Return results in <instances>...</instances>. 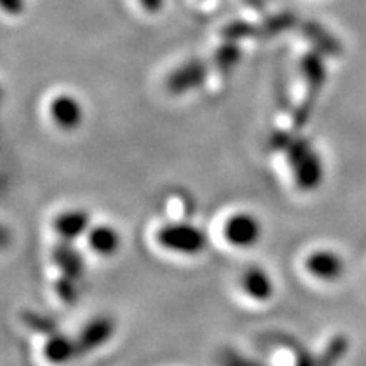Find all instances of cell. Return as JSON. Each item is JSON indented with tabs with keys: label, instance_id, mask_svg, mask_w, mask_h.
I'll return each mask as SVG.
<instances>
[{
	"label": "cell",
	"instance_id": "cell-1",
	"mask_svg": "<svg viewBox=\"0 0 366 366\" xmlns=\"http://www.w3.org/2000/svg\"><path fill=\"white\" fill-rule=\"evenodd\" d=\"M269 146L277 151H283L290 163L297 187L300 190H314L322 182V163L315 153L312 144L305 137L292 136L290 132L277 131L269 137Z\"/></svg>",
	"mask_w": 366,
	"mask_h": 366
},
{
	"label": "cell",
	"instance_id": "cell-2",
	"mask_svg": "<svg viewBox=\"0 0 366 366\" xmlns=\"http://www.w3.org/2000/svg\"><path fill=\"white\" fill-rule=\"evenodd\" d=\"M157 241L162 248L183 254H199L207 246L205 232L185 222H173L159 227L157 232Z\"/></svg>",
	"mask_w": 366,
	"mask_h": 366
},
{
	"label": "cell",
	"instance_id": "cell-3",
	"mask_svg": "<svg viewBox=\"0 0 366 366\" xmlns=\"http://www.w3.org/2000/svg\"><path fill=\"white\" fill-rule=\"evenodd\" d=\"M259 236H262V226L251 214H234L224 224V237L236 248H249L259 239Z\"/></svg>",
	"mask_w": 366,
	"mask_h": 366
},
{
	"label": "cell",
	"instance_id": "cell-4",
	"mask_svg": "<svg viewBox=\"0 0 366 366\" xmlns=\"http://www.w3.org/2000/svg\"><path fill=\"white\" fill-rule=\"evenodd\" d=\"M116 332V320L109 315H99L92 319L86 326L81 329L79 337H76V347H79V356L86 355L90 351L104 346L105 342Z\"/></svg>",
	"mask_w": 366,
	"mask_h": 366
},
{
	"label": "cell",
	"instance_id": "cell-5",
	"mask_svg": "<svg viewBox=\"0 0 366 366\" xmlns=\"http://www.w3.org/2000/svg\"><path fill=\"white\" fill-rule=\"evenodd\" d=\"M205 76H207V68L202 61H189L168 76V90L172 94L180 95L183 92H189L197 89L199 85L204 84Z\"/></svg>",
	"mask_w": 366,
	"mask_h": 366
},
{
	"label": "cell",
	"instance_id": "cell-6",
	"mask_svg": "<svg viewBox=\"0 0 366 366\" xmlns=\"http://www.w3.org/2000/svg\"><path fill=\"white\" fill-rule=\"evenodd\" d=\"M49 114H51L54 124L65 131L76 129L84 119L80 104L70 95H59V97L53 99L49 104Z\"/></svg>",
	"mask_w": 366,
	"mask_h": 366
},
{
	"label": "cell",
	"instance_id": "cell-7",
	"mask_svg": "<svg viewBox=\"0 0 366 366\" xmlns=\"http://www.w3.org/2000/svg\"><path fill=\"white\" fill-rule=\"evenodd\" d=\"M53 227L61 239L73 241L84 234L85 231H89L90 216L89 212L81 209L65 210V212L58 214L56 219H54Z\"/></svg>",
	"mask_w": 366,
	"mask_h": 366
},
{
	"label": "cell",
	"instance_id": "cell-8",
	"mask_svg": "<svg viewBox=\"0 0 366 366\" xmlns=\"http://www.w3.org/2000/svg\"><path fill=\"white\" fill-rule=\"evenodd\" d=\"M53 262L56 267L61 269L63 274L70 278H80L84 274L85 262L84 256L75 249V246L71 244V241L61 239L56 246L53 248Z\"/></svg>",
	"mask_w": 366,
	"mask_h": 366
},
{
	"label": "cell",
	"instance_id": "cell-9",
	"mask_svg": "<svg viewBox=\"0 0 366 366\" xmlns=\"http://www.w3.org/2000/svg\"><path fill=\"white\" fill-rule=\"evenodd\" d=\"M305 268L310 274L320 278V280H334L341 274L342 263L332 251L320 249L307 256Z\"/></svg>",
	"mask_w": 366,
	"mask_h": 366
},
{
	"label": "cell",
	"instance_id": "cell-10",
	"mask_svg": "<svg viewBox=\"0 0 366 366\" xmlns=\"http://www.w3.org/2000/svg\"><path fill=\"white\" fill-rule=\"evenodd\" d=\"M241 287L244 294L253 300L264 302L273 295V280L262 268H248L241 277Z\"/></svg>",
	"mask_w": 366,
	"mask_h": 366
},
{
	"label": "cell",
	"instance_id": "cell-11",
	"mask_svg": "<svg viewBox=\"0 0 366 366\" xmlns=\"http://www.w3.org/2000/svg\"><path fill=\"white\" fill-rule=\"evenodd\" d=\"M43 353L49 363L63 365L75 358V356H79V347H76L75 340L63 336L61 332H56L48 336V341L44 342Z\"/></svg>",
	"mask_w": 366,
	"mask_h": 366
},
{
	"label": "cell",
	"instance_id": "cell-12",
	"mask_svg": "<svg viewBox=\"0 0 366 366\" xmlns=\"http://www.w3.org/2000/svg\"><path fill=\"white\" fill-rule=\"evenodd\" d=\"M86 241H89L90 249L100 256H112L121 246L119 232L112 226H105V224L89 229Z\"/></svg>",
	"mask_w": 366,
	"mask_h": 366
},
{
	"label": "cell",
	"instance_id": "cell-13",
	"mask_svg": "<svg viewBox=\"0 0 366 366\" xmlns=\"http://www.w3.org/2000/svg\"><path fill=\"white\" fill-rule=\"evenodd\" d=\"M21 319L27 327L43 334V336H51V334L59 332L56 322L51 317H48V315L33 312V310H22Z\"/></svg>",
	"mask_w": 366,
	"mask_h": 366
},
{
	"label": "cell",
	"instance_id": "cell-14",
	"mask_svg": "<svg viewBox=\"0 0 366 366\" xmlns=\"http://www.w3.org/2000/svg\"><path fill=\"white\" fill-rule=\"evenodd\" d=\"M54 292L65 304H75L79 299V288L75 285V278L61 274L54 283Z\"/></svg>",
	"mask_w": 366,
	"mask_h": 366
},
{
	"label": "cell",
	"instance_id": "cell-15",
	"mask_svg": "<svg viewBox=\"0 0 366 366\" xmlns=\"http://www.w3.org/2000/svg\"><path fill=\"white\" fill-rule=\"evenodd\" d=\"M278 341H280L282 345H287L292 351H294L295 360H297V366H317L315 360L312 358V355H310L309 351L300 345V342H297V341L292 340V337H287V336H282Z\"/></svg>",
	"mask_w": 366,
	"mask_h": 366
},
{
	"label": "cell",
	"instance_id": "cell-16",
	"mask_svg": "<svg viewBox=\"0 0 366 366\" xmlns=\"http://www.w3.org/2000/svg\"><path fill=\"white\" fill-rule=\"evenodd\" d=\"M141 4H143L144 9H148V11H157V9L162 6V0H141Z\"/></svg>",
	"mask_w": 366,
	"mask_h": 366
}]
</instances>
